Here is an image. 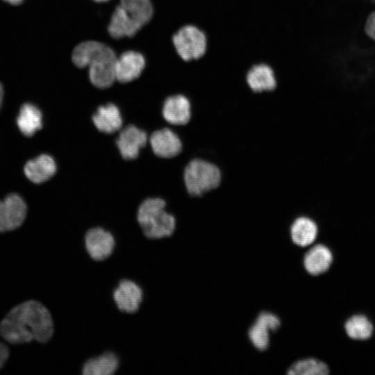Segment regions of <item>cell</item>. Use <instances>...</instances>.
I'll use <instances>...</instances> for the list:
<instances>
[{
    "instance_id": "4",
    "label": "cell",
    "mask_w": 375,
    "mask_h": 375,
    "mask_svg": "<svg viewBox=\"0 0 375 375\" xmlns=\"http://www.w3.org/2000/svg\"><path fill=\"white\" fill-rule=\"evenodd\" d=\"M183 181L190 195L201 197L219 187L222 174L217 164L206 159L194 158L185 166Z\"/></svg>"
},
{
    "instance_id": "16",
    "label": "cell",
    "mask_w": 375,
    "mask_h": 375,
    "mask_svg": "<svg viewBox=\"0 0 375 375\" xmlns=\"http://www.w3.org/2000/svg\"><path fill=\"white\" fill-rule=\"evenodd\" d=\"M333 262L331 250L326 245L319 244L310 249L305 254L303 264L306 271L314 276L326 272Z\"/></svg>"
},
{
    "instance_id": "8",
    "label": "cell",
    "mask_w": 375,
    "mask_h": 375,
    "mask_svg": "<svg viewBox=\"0 0 375 375\" xmlns=\"http://www.w3.org/2000/svg\"><path fill=\"white\" fill-rule=\"evenodd\" d=\"M85 243L90 257L98 261L109 257L115 244L112 235L101 227L88 230L85 234Z\"/></svg>"
},
{
    "instance_id": "12",
    "label": "cell",
    "mask_w": 375,
    "mask_h": 375,
    "mask_svg": "<svg viewBox=\"0 0 375 375\" xmlns=\"http://www.w3.org/2000/svg\"><path fill=\"white\" fill-rule=\"evenodd\" d=\"M162 114L165 120L172 125H185L192 117L190 100L183 94L168 97L164 101Z\"/></svg>"
},
{
    "instance_id": "1",
    "label": "cell",
    "mask_w": 375,
    "mask_h": 375,
    "mask_svg": "<svg viewBox=\"0 0 375 375\" xmlns=\"http://www.w3.org/2000/svg\"><path fill=\"white\" fill-rule=\"evenodd\" d=\"M53 322L48 309L35 300L24 301L11 309L0 323V335L12 344L33 340L48 342L53 334Z\"/></svg>"
},
{
    "instance_id": "14",
    "label": "cell",
    "mask_w": 375,
    "mask_h": 375,
    "mask_svg": "<svg viewBox=\"0 0 375 375\" xmlns=\"http://www.w3.org/2000/svg\"><path fill=\"white\" fill-rule=\"evenodd\" d=\"M280 326V319L274 314L264 312L259 315L249 331V337L259 350H265L269 342V331H275Z\"/></svg>"
},
{
    "instance_id": "25",
    "label": "cell",
    "mask_w": 375,
    "mask_h": 375,
    "mask_svg": "<svg viewBox=\"0 0 375 375\" xmlns=\"http://www.w3.org/2000/svg\"><path fill=\"white\" fill-rule=\"evenodd\" d=\"M365 30L367 35L375 41V11L368 16L365 23Z\"/></svg>"
},
{
    "instance_id": "11",
    "label": "cell",
    "mask_w": 375,
    "mask_h": 375,
    "mask_svg": "<svg viewBox=\"0 0 375 375\" xmlns=\"http://www.w3.org/2000/svg\"><path fill=\"white\" fill-rule=\"evenodd\" d=\"M145 67L144 56L135 51H127L117 57L115 63V78L120 83H125L138 78Z\"/></svg>"
},
{
    "instance_id": "18",
    "label": "cell",
    "mask_w": 375,
    "mask_h": 375,
    "mask_svg": "<svg viewBox=\"0 0 375 375\" xmlns=\"http://www.w3.org/2000/svg\"><path fill=\"white\" fill-rule=\"evenodd\" d=\"M374 329L372 321L362 313L351 315L344 323V330L347 336L355 341H365L370 339L373 335Z\"/></svg>"
},
{
    "instance_id": "21",
    "label": "cell",
    "mask_w": 375,
    "mask_h": 375,
    "mask_svg": "<svg viewBox=\"0 0 375 375\" xmlns=\"http://www.w3.org/2000/svg\"><path fill=\"white\" fill-rule=\"evenodd\" d=\"M17 124L23 135L31 137L42 126V112L35 105L26 103L19 110Z\"/></svg>"
},
{
    "instance_id": "19",
    "label": "cell",
    "mask_w": 375,
    "mask_h": 375,
    "mask_svg": "<svg viewBox=\"0 0 375 375\" xmlns=\"http://www.w3.org/2000/svg\"><path fill=\"white\" fill-rule=\"evenodd\" d=\"M318 227L312 219L301 216L294 220L290 226V235L294 244L300 247L311 244L317 238Z\"/></svg>"
},
{
    "instance_id": "7",
    "label": "cell",
    "mask_w": 375,
    "mask_h": 375,
    "mask_svg": "<svg viewBox=\"0 0 375 375\" xmlns=\"http://www.w3.org/2000/svg\"><path fill=\"white\" fill-rule=\"evenodd\" d=\"M147 133L135 125L130 124L119 133L116 144L122 157L125 160L135 159L147 143Z\"/></svg>"
},
{
    "instance_id": "23",
    "label": "cell",
    "mask_w": 375,
    "mask_h": 375,
    "mask_svg": "<svg viewBox=\"0 0 375 375\" xmlns=\"http://www.w3.org/2000/svg\"><path fill=\"white\" fill-rule=\"evenodd\" d=\"M119 361L117 356L111 352L89 359L83 365L84 375H110L115 373Z\"/></svg>"
},
{
    "instance_id": "28",
    "label": "cell",
    "mask_w": 375,
    "mask_h": 375,
    "mask_svg": "<svg viewBox=\"0 0 375 375\" xmlns=\"http://www.w3.org/2000/svg\"><path fill=\"white\" fill-rule=\"evenodd\" d=\"M3 98V85L0 83V108L2 104Z\"/></svg>"
},
{
    "instance_id": "24",
    "label": "cell",
    "mask_w": 375,
    "mask_h": 375,
    "mask_svg": "<svg viewBox=\"0 0 375 375\" xmlns=\"http://www.w3.org/2000/svg\"><path fill=\"white\" fill-rule=\"evenodd\" d=\"M329 372L326 363L315 358H307L294 363L287 373L290 375H326Z\"/></svg>"
},
{
    "instance_id": "13",
    "label": "cell",
    "mask_w": 375,
    "mask_h": 375,
    "mask_svg": "<svg viewBox=\"0 0 375 375\" xmlns=\"http://www.w3.org/2000/svg\"><path fill=\"white\" fill-rule=\"evenodd\" d=\"M114 300L118 308L128 313L136 312L142 301L143 292L135 283L122 280L113 292Z\"/></svg>"
},
{
    "instance_id": "9",
    "label": "cell",
    "mask_w": 375,
    "mask_h": 375,
    "mask_svg": "<svg viewBox=\"0 0 375 375\" xmlns=\"http://www.w3.org/2000/svg\"><path fill=\"white\" fill-rule=\"evenodd\" d=\"M149 143L153 153L162 158H172L178 155L183 148L178 135L168 128L153 132Z\"/></svg>"
},
{
    "instance_id": "27",
    "label": "cell",
    "mask_w": 375,
    "mask_h": 375,
    "mask_svg": "<svg viewBox=\"0 0 375 375\" xmlns=\"http://www.w3.org/2000/svg\"><path fill=\"white\" fill-rule=\"evenodd\" d=\"M3 1L12 5H18V4H20L23 1V0H3Z\"/></svg>"
},
{
    "instance_id": "15",
    "label": "cell",
    "mask_w": 375,
    "mask_h": 375,
    "mask_svg": "<svg viewBox=\"0 0 375 375\" xmlns=\"http://www.w3.org/2000/svg\"><path fill=\"white\" fill-rule=\"evenodd\" d=\"M92 121L98 131L106 134L118 131L123 124L119 108L112 103L99 106L93 114Z\"/></svg>"
},
{
    "instance_id": "10",
    "label": "cell",
    "mask_w": 375,
    "mask_h": 375,
    "mask_svg": "<svg viewBox=\"0 0 375 375\" xmlns=\"http://www.w3.org/2000/svg\"><path fill=\"white\" fill-rule=\"evenodd\" d=\"M245 81L249 89L256 93L272 92L277 87L274 70L265 62L253 65L245 74Z\"/></svg>"
},
{
    "instance_id": "17",
    "label": "cell",
    "mask_w": 375,
    "mask_h": 375,
    "mask_svg": "<svg viewBox=\"0 0 375 375\" xmlns=\"http://www.w3.org/2000/svg\"><path fill=\"white\" fill-rule=\"evenodd\" d=\"M57 170L53 158L47 154H42L28 160L24 167L26 176L34 183H41L53 177Z\"/></svg>"
},
{
    "instance_id": "6",
    "label": "cell",
    "mask_w": 375,
    "mask_h": 375,
    "mask_svg": "<svg viewBox=\"0 0 375 375\" xmlns=\"http://www.w3.org/2000/svg\"><path fill=\"white\" fill-rule=\"evenodd\" d=\"M27 206L17 194L12 193L0 201V232L14 230L26 219Z\"/></svg>"
},
{
    "instance_id": "20",
    "label": "cell",
    "mask_w": 375,
    "mask_h": 375,
    "mask_svg": "<svg viewBox=\"0 0 375 375\" xmlns=\"http://www.w3.org/2000/svg\"><path fill=\"white\" fill-rule=\"evenodd\" d=\"M119 6L126 17L140 28L153 16V8L150 0H120Z\"/></svg>"
},
{
    "instance_id": "5",
    "label": "cell",
    "mask_w": 375,
    "mask_h": 375,
    "mask_svg": "<svg viewBox=\"0 0 375 375\" xmlns=\"http://www.w3.org/2000/svg\"><path fill=\"white\" fill-rule=\"evenodd\" d=\"M178 56L186 62L203 58L208 49V38L203 30L193 24L180 28L172 38Z\"/></svg>"
},
{
    "instance_id": "26",
    "label": "cell",
    "mask_w": 375,
    "mask_h": 375,
    "mask_svg": "<svg viewBox=\"0 0 375 375\" xmlns=\"http://www.w3.org/2000/svg\"><path fill=\"white\" fill-rule=\"evenodd\" d=\"M9 357V349L3 343L0 342V369L4 365Z\"/></svg>"
},
{
    "instance_id": "29",
    "label": "cell",
    "mask_w": 375,
    "mask_h": 375,
    "mask_svg": "<svg viewBox=\"0 0 375 375\" xmlns=\"http://www.w3.org/2000/svg\"><path fill=\"white\" fill-rule=\"evenodd\" d=\"M93 1H94L96 2H104V1H107L108 0H93Z\"/></svg>"
},
{
    "instance_id": "22",
    "label": "cell",
    "mask_w": 375,
    "mask_h": 375,
    "mask_svg": "<svg viewBox=\"0 0 375 375\" xmlns=\"http://www.w3.org/2000/svg\"><path fill=\"white\" fill-rule=\"evenodd\" d=\"M140 28L126 16L122 8L118 5L112 14L108 31L115 39L131 38Z\"/></svg>"
},
{
    "instance_id": "2",
    "label": "cell",
    "mask_w": 375,
    "mask_h": 375,
    "mask_svg": "<svg viewBox=\"0 0 375 375\" xmlns=\"http://www.w3.org/2000/svg\"><path fill=\"white\" fill-rule=\"evenodd\" d=\"M72 59L77 67H89L90 81L97 88H109L116 81V54L102 42L88 40L78 44L73 50Z\"/></svg>"
},
{
    "instance_id": "3",
    "label": "cell",
    "mask_w": 375,
    "mask_h": 375,
    "mask_svg": "<svg viewBox=\"0 0 375 375\" xmlns=\"http://www.w3.org/2000/svg\"><path fill=\"white\" fill-rule=\"evenodd\" d=\"M165 208V201L160 197L147 198L140 205L137 219L147 238L160 239L174 231L176 219Z\"/></svg>"
}]
</instances>
